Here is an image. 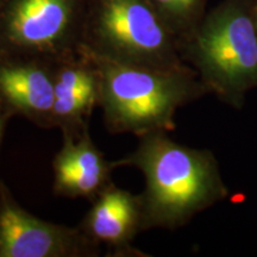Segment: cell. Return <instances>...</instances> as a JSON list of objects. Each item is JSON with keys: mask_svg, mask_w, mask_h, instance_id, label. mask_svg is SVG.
Segmentation results:
<instances>
[{"mask_svg": "<svg viewBox=\"0 0 257 257\" xmlns=\"http://www.w3.org/2000/svg\"><path fill=\"white\" fill-rule=\"evenodd\" d=\"M82 55L96 69L98 106L110 134L140 138L157 131L168 133L175 128L180 107L208 93L194 69L167 72Z\"/></svg>", "mask_w": 257, "mask_h": 257, "instance_id": "obj_2", "label": "cell"}, {"mask_svg": "<svg viewBox=\"0 0 257 257\" xmlns=\"http://www.w3.org/2000/svg\"><path fill=\"white\" fill-rule=\"evenodd\" d=\"M91 202L79 227L99 245L106 246V256H148L133 245L135 237L144 231L140 194L110 182Z\"/></svg>", "mask_w": 257, "mask_h": 257, "instance_id": "obj_8", "label": "cell"}, {"mask_svg": "<svg viewBox=\"0 0 257 257\" xmlns=\"http://www.w3.org/2000/svg\"><path fill=\"white\" fill-rule=\"evenodd\" d=\"M11 118L6 110L4 108V106L0 104V147H2V141H3V136H4L5 133V127H6V123L8 120Z\"/></svg>", "mask_w": 257, "mask_h": 257, "instance_id": "obj_11", "label": "cell"}, {"mask_svg": "<svg viewBox=\"0 0 257 257\" xmlns=\"http://www.w3.org/2000/svg\"><path fill=\"white\" fill-rule=\"evenodd\" d=\"M256 22H257V6H256Z\"/></svg>", "mask_w": 257, "mask_h": 257, "instance_id": "obj_12", "label": "cell"}, {"mask_svg": "<svg viewBox=\"0 0 257 257\" xmlns=\"http://www.w3.org/2000/svg\"><path fill=\"white\" fill-rule=\"evenodd\" d=\"M62 138L53 159V191L57 197L92 201L112 182V161L93 142L89 127L78 138Z\"/></svg>", "mask_w": 257, "mask_h": 257, "instance_id": "obj_9", "label": "cell"}, {"mask_svg": "<svg viewBox=\"0 0 257 257\" xmlns=\"http://www.w3.org/2000/svg\"><path fill=\"white\" fill-rule=\"evenodd\" d=\"M56 63L29 57H0V104L42 128H53Z\"/></svg>", "mask_w": 257, "mask_h": 257, "instance_id": "obj_7", "label": "cell"}, {"mask_svg": "<svg viewBox=\"0 0 257 257\" xmlns=\"http://www.w3.org/2000/svg\"><path fill=\"white\" fill-rule=\"evenodd\" d=\"M87 0H0V57L78 55Z\"/></svg>", "mask_w": 257, "mask_h": 257, "instance_id": "obj_5", "label": "cell"}, {"mask_svg": "<svg viewBox=\"0 0 257 257\" xmlns=\"http://www.w3.org/2000/svg\"><path fill=\"white\" fill-rule=\"evenodd\" d=\"M180 42L198 27L206 15L208 0H149Z\"/></svg>", "mask_w": 257, "mask_h": 257, "instance_id": "obj_10", "label": "cell"}, {"mask_svg": "<svg viewBox=\"0 0 257 257\" xmlns=\"http://www.w3.org/2000/svg\"><path fill=\"white\" fill-rule=\"evenodd\" d=\"M113 168L133 167L142 173L143 230H175L229 194L210 150L173 141L166 131L140 137L136 149L112 161Z\"/></svg>", "mask_w": 257, "mask_h": 257, "instance_id": "obj_1", "label": "cell"}, {"mask_svg": "<svg viewBox=\"0 0 257 257\" xmlns=\"http://www.w3.org/2000/svg\"><path fill=\"white\" fill-rule=\"evenodd\" d=\"M257 0H223L179 42L208 93L236 108L257 87Z\"/></svg>", "mask_w": 257, "mask_h": 257, "instance_id": "obj_3", "label": "cell"}, {"mask_svg": "<svg viewBox=\"0 0 257 257\" xmlns=\"http://www.w3.org/2000/svg\"><path fill=\"white\" fill-rule=\"evenodd\" d=\"M100 245L75 227L41 219L0 180V257H96Z\"/></svg>", "mask_w": 257, "mask_h": 257, "instance_id": "obj_6", "label": "cell"}, {"mask_svg": "<svg viewBox=\"0 0 257 257\" xmlns=\"http://www.w3.org/2000/svg\"><path fill=\"white\" fill-rule=\"evenodd\" d=\"M79 53L150 69H193L149 0H87Z\"/></svg>", "mask_w": 257, "mask_h": 257, "instance_id": "obj_4", "label": "cell"}]
</instances>
